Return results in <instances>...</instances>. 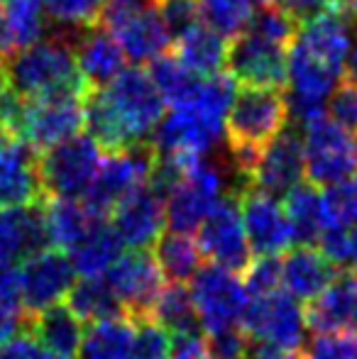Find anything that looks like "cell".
Instances as JSON below:
<instances>
[{
    "mask_svg": "<svg viewBox=\"0 0 357 359\" xmlns=\"http://www.w3.org/2000/svg\"><path fill=\"white\" fill-rule=\"evenodd\" d=\"M164 98L142 64L125 67L103 88H93L83 100V128L103 151H125L149 135L164 118Z\"/></svg>",
    "mask_w": 357,
    "mask_h": 359,
    "instance_id": "obj_1",
    "label": "cell"
},
{
    "mask_svg": "<svg viewBox=\"0 0 357 359\" xmlns=\"http://www.w3.org/2000/svg\"><path fill=\"white\" fill-rule=\"evenodd\" d=\"M296 32H299V25L281 5L262 8L238 37L230 39L228 74L240 86L284 88L289 49L296 39Z\"/></svg>",
    "mask_w": 357,
    "mask_h": 359,
    "instance_id": "obj_2",
    "label": "cell"
},
{
    "mask_svg": "<svg viewBox=\"0 0 357 359\" xmlns=\"http://www.w3.org/2000/svg\"><path fill=\"white\" fill-rule=\"evenodd\" d=\"M289 123V103L284 88L243 86L235 93L225 118V137L230 149V169L238 181V194L250 186L262 147L274 140Z\"/></svg>",
    "mask_w": 357,
    "mask_h": 359,
    "instance_id": "obj_3",
    "label": "cell"
},
{
    "mask_svg": "<svg viewBox=\"0 0 357 359\" xmlns=\"http://www.w3.org/2000/svg\"><path fill=\"white\" fill-rule=\"evenodd\" d=\"M0 79L25 100L39 98L54 90H79L86 95L93 90L79 72L76 57H74V37L69 34L39 39L20 52L3 57Z\"/></svg>",
    "mask_w": 357,
    "mask_h": 359,
    "instance_id": "obj_4",
    "label": "cell"
},
{
    "mask_svg": "<svg viewBox=\"0 0 357 359\" xmlns=\"http://www.w3.org/2000/svg\"><path fill=\"white\" fill-rule=\"evenodd\" d=\"M95 25L110 32L133 64H149L169 52V37L152 0H105Z\"/></svg>",
    "mask_w": 357,
    "mask_h": 359,
    "instance_id": "obj_5",
    "label": "cell"
},
{
    "mask_svg": "<svg viewBox=\"0 0 357 359\" xmlns=\"http://www.w3.org/2000/svg\"><path fill=\"white\" fill-rule=\"evenodd\" d=\"M230 194L233 189L228 184V176L218 164L208 161L206 156L191 159L179 184L164 198L169 230L186 232V235L196 232L210 210Z\"/></svg>",
    "mask_w": 357,
    "mask_h": 359,
    "instance_id": "obj_6",
    "label": "cell"
},
{
    "mask_svg": "<svg viewBox=\"0 0 357 359\" xmlns=\"http://www.w3.org/2000/svg\"><path fill=\"white\" fill-rule=\"evenodd\" d=\"M157 159L152 142H140L125 151H113L100 159L93 181L83 194V205L95 217H108L133 191L142 189Z\"/></svg>",
    "mask_w": 357,
    "mask_h": 359,
    "instance_id": "obj_7",
    "label": "cell"
},
{
    "mask_svg": "<svg viewBox=\"0 0 357 359\" xmlns=\"http://www.w3.org/2000/svg\"><path fill=\"white\" fill-rule=\"evenodd\" d=\"M357 174V140L328 115L304 125V176L314 186H333Z\"/></svg>",
    "mask_w": 357,
    "mask_h": 359,
    "instance_id": "obj_8",
    "label": "cell"
},
{
    "mask_svg": "<svg viewBox=\"0 0 357 359\" xmlns=\"http://www.w3.org/2000/svg\"><path fill=\"white\" fill-rule=\"evenodd\" d=\"M103 149L88 135H74L39 154V184L44 198H79L86 194L103 159Z\"/></svg>",
    "mask_w": 357,
    "mask_h": 359,
    "instance_id": "obj_9",
    "label": "cell"
},
{
    "mask_svg": "<svg viewBox=\"0 0 357 359\" xmlns=\"http://www.w3.org/2000/svg\"><path fill=\"white\" fill-rule=\"evenodd\" d=\"M83 100L86 93L79 90H54L25 100L20 140L42 154L54 144L79 135L83 128Z\"/></svg>",
    "mask_w": 357,
    "mask_h": 359,
    "instance_id": "obj_10",
    "label": "cell"
},
{
    "mask_svg": "<svg viewBox=\"0 0 357 359\" xmlns=\"http://www.w3.org/2000/svg\"><path fill=\"white\" fill-rule=\"evenodd\" d=\"M189 293L206 332L243 325L250 296L235 271L223 269L218 264L201 266L191 279Z\"/></svg>",
    "mask_w": 357,
    "mask_h": 359,
    "instance_id": "obj_11",
    "label": "cell"
},
{
    "mask_svg": "<svg viewBox=\"0 0 357 359\" xmlns=\"http://www.w3.org/2000/svg\"><path fill=\"white\" fill-rule=\"evenodd\" d=\"M243 330L252 340L299 352L304 347V335L309 327H306L301 303L279 288V291L250 298L243 318Z\"/></svg>",
    "mask_w": 357,
    "mask_h": 359,
    "instance_id": "obj_12",
    "label": "cell"
},
{
    "mask_svg": "<svg viewBox=\"0 0 357 359\" xmlns=\"http://www.w3.org/2000/svg\"><path fill=\"white\" fill-rule=\"evenodd\" d=\"M198 250L203 259L230 271H245L252 262L238 196L230 194L215 205L198 227Z\"/></svg>",
    "mask_w": 357,
    "mask_h": 359,
    "instance_id": "obj_13",
    "label": "cell"
},
{
    "mask_svg": "<svg viewBox=\"0 0 357 359\" xmlns=\"http://www.w3.org/2000/svg\"><path fill=\"white\" fill-rule=\"evenodd\" d=\"M105 279L118 293L125 313L133 320H147L157 296L164 288V276L149 250H130L118 257L105 271Z\"/></svg>",
    "mask_w": 357,
    "mask_h": 359,
    "instance_id": "obj_14",
    "label": "cell"
},
{
    "mask_svg": "<svg viewBox=\"0 0 357 359\" xmlns=\"http://www.w3.org/2000/svg\"><path fill=\"white\" fill-rule=\"evenodd\" d=\"M238 203L252 255L279 257L294 245V230L279 198L248 186L238 194Z\"/></svg>",
    "mask_w": 357,
    "mask_h": 359,
    "instance_id": "obj_15",
    "label": "cell"
},
{
    "mask_svg": "<svg viewBox=\"0 0 357 359\" xmlns=\"http://www.w3.org/2000/svg\"><path fill=\"white\" fill-rule=\"evenodd\" d=\"M304 179V135L296 128H284L262 147L250 174V189H257L271 198L286 196Z\"/></svg>",
    "mask_w": 357,
    "mask_h": 359,
    "instance_id": "obj_16",
    "label": "cell"
},
{
    "mask_svg": "<svg viewBox=\"0 0 357 359\" xmlns=\"http://www.w3.org/2000/svg\"><path fill=\"white\" fill-rule=\"evenodd\" d=\"M20 269V293H22L25 316L44 311L62 298H67L69 288L74 286V271L69 255L62 250H44L29 257Z\"/></svg>",
    "mask_w": 357,
    "mask_h": 359,
    "instance_id": "obj_17",
    "label": "cell"
},
{
    "mask_svg": "<svg viewBox=\"0 0 357 359\" xmlns=\"http://www.w3.org/2000/svg\"><path fill=\"white\" fill-rule=\"evenodd\" d=\"M47 247L42 201L0 208V266H20Z\"/></svg>",
    "mask_w": 357,
    "mask_h": 359,
    "instance_id": "obj_18",
    "label": "cell"
},
{
    "mask_svg": "<svg viewBox=\"0 0 357 359\" xmlns=\"http://www.w3.org/2000/svg\"><path fill=\"white\" fill-rule=\"evenodd\" d=\"M110 225L130 250H149L167 225L164 198H159L147 184L133 191L118 208L110 213Z\"/></svg>",
    "mask_w": 357,
    "mask_h": 359,
    "instance_id": "obj_19",
    "label": "cell"
},
{
    "mask_svg": "<svg viewBox=\"0 0 357 359\" xmlns=\"http://www.w3.org/2000/svg\"><path fill=\"white\" fill-rule=\"evenodd\" d=\"M306 327L311 332H345L357 337V274H335L304 311Z\"/></svg>",
    "mask_w": 357,
    "mask_h": 359,
    "instance_id": "obj_20",
    "label": "cell"
},
{
    "mask_svg": "<svg viewBox=\"0 0 357 359\" xmlns=\"http://www.w3.org/2000/svg\"><path fill=\"white\" fill-rule=\"evenodd\" d=\"M44 201L39 184V154L22 140L0 149V208Z\"/></svg>",
    "mask_w": 357,
    "mask_h": 359,
    "instance_id": "obj_21",
    "label": "cell"
},
{
    "mask_svg": "<svg viewBox=\"0 0 357 359\" xmlns=\"http://www.w3.org/2000/svg\"><path fill=\"white\" fill-rule=\"evenodd\" d=\"M74 57L76 67L90 88H103L125 69V52L118 39L105 32L100 25L76 29L74 34Z\"/></svg>",
    "mask_w": 357,
    "mask_h": 359,
    "instance_id": "obj_22",
    "label": "cell"
},
{
    "mask_svg": "<svg viewBox=\"0 0 357 359\" xmlns=\"http://www.w3.org/2000/svg\"><path fill=\"white\" fill-rule=\"evenodd\" d=\"M335 279V264L314 245H299L281 259V286L299 303H309Z\"/></svg>",
    "mask_w": 357,
    "mask_h": 359,
    "instance_id": "obj_23",
    "label": "cell"
},
{
    "mask_svg": "<svg viewBox=\"0 0 357 359\" xmlns=\"http://www.w3.org/2000/svg\"><path fill=\"white\" fill-rule=\"evenodd\" d=\"M25 325L29 327V335L47 347L59 359H76L79 347L83 337V323L72 313L69 306L54 303L44 311L27 318Z\"/></svg>",
    "mask_w": 357,
    "mask_h": 359,
    "instance_id": "obj_24",
    "label": "cell"
},
{
    "mask_svg": "<svg viewBox=\"0 0 357 359\" xmlns=\"http://www.w3.org/2000/svg\"><path fill=\"white\" fill-rule=\"evenodd\" d=\"M123 240L113 230L105 217H98L88 232L69 250V259L76 274L81 276H103L123 255Z\"/></svg>",
    "mask_w": 357,
    "mask_h": 359,
    "instance_id": "obj_25",
    "label": "cell"
},
{
    "mask_svg": "<svg viewBox=\"0 0 357 359\" xmlns=\"http://www.w3.org/2000/svg\"><path fill=\"white\" fill-rule=\"evenodd\" d=\"M228 39L213 32L208 25L198 22L189 32L177 37L172 54L184 67H189L194 74L206 79V76L223 72V67L228 64Z\"/></svg>",
    "mask_w": 357,
    "mask_h": 359,
    "instance_id": "obj_26",
    "label": "cell"
},
{
    "mask_svg": "<svg viewBox=\"0 0 357 359\" xmlns=\"http://www.w3.org/2000/svg\"><path fill=\"white\" fill-rule=\"evenodd\" d=\"M135 340V320L128 316L90 323L81 337L76 359H130Z\"/></svg>",
    "mask_w": 357,
    "mask_h": 359,
    "instance_id": "obj_27",
    "label": "cell"
},
{
    "mask_svg": "<svg viewBox=\"0 0 357 359\" xmlns=\"http://www.w3.org/2000/svg\"><path fill=\"white\" fill-rule=\"evenodd\" d=\"M44 225H47L49 245L54 250L69 252L93 225L95 217L76 198H44Z\"/></svg>",
    "mask_w": 357,
    "mask_h": 359,
    "instance_id": "obj_28",
    "label": "cell"
},
{
    "mask_svg": "<svg viewBox=\"0 0 357 359\" xmlns=\"http://www.w3.org/2000/svg\"><path fill=\"white\" fill-rule=\"evenodd\" d=\"M67 306L81 323H98L108 318L128 316L120 303L118 293L108 284L105 276H81V281H74L67 293Z\"/></svg>",
    "mask_w": 357,
    "mask_h": 359,
    "instance_id": "obj_29",
    "label": "cell"
},
{
    "mask_svg": "<svg viewBox=\"0 0 357 359\" xmlns=\"http://www.w3.org/2000/svg\"><path fill=\"white\" fill-rule=\"evenodd\" d=\"M152 255L162 269L164 281H169V284H186L203 266L198 242L191 240V235H186V232H162L159 240L154 242Z\"/></svg>",
    "mask_w": 357,
    "mask_h": 359,
    "instance_id": "obj_30",
    "label": "cell"
},
{
    "mask_svg": "<svg viewBox=\"0 0 357 359\" xmlns=\"http://www.w3.org/2000/svg\"><path fill=\"white\" fill-rule=\"evenodd\" d=\"M284 210L294 230L296 245H314L318 242L325 227L323 220V194L314 184H296L284 196Z\"/></svg>",
    "mask_w": 357,
    "mask_h": 359,
    "instance_id": "obj_31",
    "label": "cell"
},
{
    "mask_svg": "<svg viewBox=\"0 0 357 359\" xmlns=\"http://www.w3.org/2000/svg\"><path fill=\"white\" fill-rule=\"evenodd\" d=\"M147 72L152 76L164 103H169L172 108L194 103L201 86H203V76L194 74L189 67H184L172 52H164L159 57H154L149 62Z\"/></svg>",
    "mask_w": 357,
    "mask_h": 359,
    "instance_id": "obj_32",
    "label": "cell"
},
{
    "mask_svg": "<svg viewBox=\"0 0 357 359\" xmlns=\"http://www.w3.org/2000/svg\"><path fill=\"white\" fill-rule=\"evenodd\" d=\"M47 29L44 0H8L5 8V57L39 42Z\"/></svg>",
    "mask_w": 357,
    "mask_h": 359,
    "instance_id": "obj_33",
    "label": "cell"
},
{
    "mask_svg": "<svg viewBox=\"0 0 357 359\" xmlns=\"http://www.w3.org/2000/svg\"><path fill=\"white\" fill-rule=\"evenodd\" d=\"M149 320L159 323L164 330L186 332V330H201L198 316H196L191 293L184 284H169L162 288L149 313Z\"/></svg>",
    "mask_w": 357,
    "mask_h": 359,
    "instance_id": "obj_34",
    "label": "cell"
},
{
    "mask_svg": "<svg viewBox=\"0 0 357 359\" xmlns=\"http://www.w3.org/2000/svg\"><path fill=\"white\" fill-rule=\"evenodd\" d=\"M201 22L225 39H235L255 18V0H198Z\"/></svg>",
    "mask_w": 357,
    "mask_h": 359,
    "instance_id": "obj_35",
    "label": "cell"
},
{
    "mask_svg": "<svg viewBox=\"0 0 357 359\" xmlns=\"http://www.w3.org/2000/svg\"><path fill=\"white\" fill-rule=\"evenodd\" d=\"M323 220L325 227H340V230L357 227V174L325 189Z\"/></svg>",
    "mask_w": 357,
    "mask_h": 359,
    "instance_id": "obj_36",
    "label": "cell"
},
{
    "mask_svg": "<svg viewBox=\"0 0 357 359\" xmlns=\"http://www.w3.org/2000/svg\"><path fill=\"white\" fill-rule=\"evenodd\" d=\"M105 0H44L47 15L67 29L93 27Z\"/></svg>",
    "mask_w": 357,
    "mask_h": 359,
    "instance_id": "obj_37",
    "label": "cell"
},
{
    "mask_svg": "<svg viewBox=\"0 0 357 359\" xmlns=\"http://www.w3.org/2000/svg\"><path fill=\"white\" fill-rule=\"evenodd\" d=\"M299 359H357V337L345 332H318L301 347Z\"/></svg>",
    "mask_w": 357,
    "mask_h": 359,
    "instance_id": "obj_38",
    "label": "cell"
},
{
    "mask_svg": "<svg viewBox=\"0 0 357 359\" xmlns=\"http://www.w3.org/2000/svg\"><path fill=\"white\" fill-rule=\"evenodd\" d=\"M243 286L250 298L264 296V293L281 288V259L279 257H257L243 271Z\"/></svg>",
    "mask_w": 357,
    "mask_h": 359,
    "instance_id": "obj_39",
    "label": "cell"
},
{
    "mask_svg": "<svg viewBox=\"0 0 357 359\" xmlns=\"http://www.w3.org/2000/svg\"><path fill=\"white\" fill-rule=\"evenodd\" d=\"M152 3L172 39L181 37L194 25L201 22L198 0H152Z\"/></svg>",
    "mask_w": 357,
    "mask_h": 359,
    "instance_id": "obj_40",
    "label": "cell"
},
{
    "mask_svg": "<svg viewBox=\"0 0 357 359\" xmlns=\"http://www.w3.org/2000/svg\"><path fill=\"white\" fill-rule=\"evenodd\" d=\"M130 359H169V332L154 320H135Z\"/></svg>",
    "mask_w": 357,
    "mask_h": 359,
    "instance_id": "obj_41",
    "label": "cell"
},
{
    "mask_svg": "<svg viewBox=\"0 0 357 359\" xmlns=\"http://www.w3.org/2000/svg\"><path fill=\"white\" fill-rule=\"evenodd\" d=\"M325 110H328V118L333 123H338L343 130L357 135V81H340L333 88V93H330Z\"/></svg>",
    "mask_w": 357,
    "mask_h": 359,
    "instance_id": "obj_42",
    "label": "cell"
},
{
    "mask_svg": "<svg viewBox=\"0 0 357 359\" xmlns=\"http://www.w3.org/2000/svg\"><path fill=\"white\" fill-rule=\"evenodd\" d=\"M206 347H208L210 359H245L250 347V335L243 330V325L225 327V330L208 332Z\"/></svg>",
    "mask_w": 357,
    "mask_h": 359,
    "instance_id": "obj_43",
    "label": "cell"
},
{
    "mask_svg": "<svg viewBox=\"0 0 357 359\" xmlns=\"http://www.w3.org/2000/svg\"><path fill=\"white\" fill-rule=\"evenodd\" d=\"M338 3L340 0H284L281 8L291 15V20H294L299 27H304V25L314 22V20L323 18V15L335 13Z\"/></svg>",
    "mask_w": 357,
    "mask_h": 359,
    "instance_id": "obj_44",
    "label": "cell"
},
{
    "mask_svg": "<svg viewBox=\"0 0 357 359\" xmlns=\"http://www.w3.org/2000/svg\"><path fill=\"white\" fill-rule=\"evenodd\" d=\"M169 359H210L201 330L174 332V337H169Z\"/></svg>",
    "mask_w": 357,
    "mask_h": 359,
    "instance_id": "obj_45",
    "label": "cell"
},
{
    "mask_svg": "<svg viewBox=\"0 0 357 359\" xmlns=\"http://www.w3.org/2000/svg\"><path fill=\"white\" fill-rule=\"evenodd\" d=\"M0 359H59L57 355L39 345L32 335H15L10 342L3 345V355Z\"/></svg>",
    "mask_w": 357,
    "mask_h": 359,
    "instance_id": "obj_46",
    "label": "cell"
},
{
    "mask_svg": "<svg viewBox=\"0 0 357 359\" xmlns=\"http://www.w3.org/2000/svg\"><path fill=\"white\" fill-rule=\"evenodd\" d=\"M299 352H289L284 347L269 345V342H260L250 337V347H248V357L245 359H296Z\"/></svg>",
    "mask_w": 357,
    "mask_h": 359,
    "instance_id": "obj_47",
    "label": "cell"
},
{
    "mask_svg": "<svg viewBox=\"0 0 357 359\" xmlns=\"http://www.w3.org/2000/svg\"><path fill=\"white\" fill-rule=\"evenodd\" d=\"M345 79L357 81V22H353V37H350L348 57H345Z\"/></svg>",
    "mask_w": 357,
    "mask_h": 359,
    "instance_id": "obj_48",
    "label": "cell"
},
{
    "mask_svg": "<svg viewBox=\"0 0 357 359\" xmlns=\"http://www.w3.org/2000/svg\"><path fill=\"white\" fill-rule=\"evenodd\" d=\"M348 266L357 274V227L350 230V255H348Z\"/></svg>",
    "mask_w": 357,
    "mask_h": 359,
    "instance_id": "obj_49",
    "label": "cell"
},
{
    "mask_svg": "<svg viewBox=\"0 0 357 359\" xmlns=\"http://www.w3.org/2000/svg\"><path fill=\"white\" fill-rule=\"evenodd\" d=\"M10 140H13V135H10V133H8V128H5V125L0 123V149H3V147L8 144Z\"/></svg>",
    "mask_w": 357,
    "mask_h": 359,
    "instance_id": "obj_50",
    "label": "cell"
},
{
    "mask_svg": "<svg viewBox=\"0 0 357 359\" xmlns=\"http://www.w3.org/2000/svg\"><path fill=\"white\" fill-rule=\"evenodd\" d=\"M284 0H260V5L262 8H276V5H281Z\"/></svg>",
    "mask_w": 357,
    "mask_h": 359,
    "instance_id": "obj_51",
    "label": "cell"
},
{
    "mask_svg": "<svg viewBox=\"0 0 357 359\" xmlns=\"http://www.w3.org/2000/svg\"><path fill=\"white\" fill-rule=\"evenodd\" d=\"M0 3H8V0H0Z\"/></svg>",
    "mask_w": 357,
    "mask_h": 359,
    "instance_id": "obj_52",
    "label": "cell"
},
{
    "mask_svg": "<svg viewBox=\"0 0 357 359\" xmlns=\"http://www.w3.org/2000/svg\"><path fill=\"white\" fill-rule=\"evenodd\" d=\"M296 359H299V357H296Z\"/></svg>",
    "mask_w": 357,
    "mask_h": 359,
    "instance_id": "obj_53",
    "label": "cell"
}]
</instances>
